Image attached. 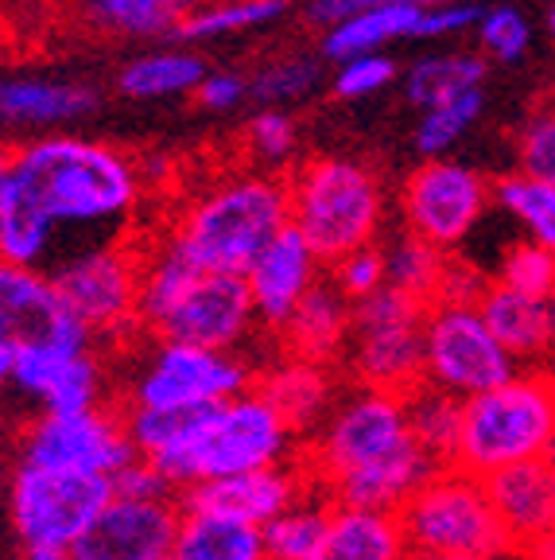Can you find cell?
<instances>
[{"mask_svg": "<svg viewBox=\"0 0 555 560\" xmlns=\"http://www.w3.org/2000/svg\"><path fill=\"white\" fill-rule=\"evenodd\" d=\"M144 175L105 140L51 132L9 152L0 187V261L39 269L67 230H117L137 214Z\"/></svg>", "mask_w": 555, "mask_h": 560, "instance_id": "1", "label": "cell"}, {"mask_svg": "<svg viewBox=\"0 0 555 560\" xmlns=\"http://www.w3.org/2000/svg\"><path fill=\"white\" fill-rule=\"evenodd\" d=\"M292 226V202H287L284 175L245 167L234 175H217L199 195L182 202L167 234L182 261L202 272H229L245 277L249 265Z\"/></svg>", "mask_w": 555, "mask_h": 560, "instance_id": "2", "label": "cell"}, {"mask_svg": "<svg viewBox=\"0 0 555 560\" xmlns=\"http://www.w3.org/2000/svg\"><path fill=\"white\" fill-rule=\"evenodd\" d=\"M140 327L160 342L202 350H237L257 327L245 277L202 272L172 245H144L140 269Z\"/></svg>", "mask_w": 555, "mask_h": 560, "instance_id": "3", "label": "cell"}, {"mask_svg": "<svg viewBox=\"0 0 555 560\" xmlns=\"http://www.w3.org/2000/svg\"><path fill=\"white\" fill-rule=\"evenodd\" d=\"M292 230L311 245L322 265L342 261L354 249L377 245L385 226V187L350 156H311L299 160L287 175Z\"/></svg>", "mask_w": 555, "mask_h": 560, "instance_id": "4", "label": "cell"}, {"mask_svg": "<svg viewBox=\"0 0 555 560\" xmlns=\"http://www.w3.org/2000/svg\"><path fill=\"white\" fill-rule=\"evenodd\" d=\"M532 459H555V377L512 374L462 405V436L451 467L486 479Z\"/></svg>", "mask_w": 555, "mask_h": 560, "instance_id": "5", "label": "cell"}, {"mask_svg": "<svg viewBox=\"0 0 555 560\" xmlns=\"http://www.w3.org/2000/svg\"><path fill=\"white\" fill-rule=\"evenodd\" d=\"M295 440L299 436L276 417V409L257 389H249L234 401L214 405L202 417L187 452L167 471V482H172L175 494H182V490L199 487L206 479L284 467L292 464Z\"/></svg>", "mask_w": 555, "mask_h": 560, "instance_id": "6", "label": "cell"}, {"mask_svg": "<svg viewBox=\"0 0 555 560\" xmlns=\"http://www.w3.org/2000/svg\"><path fill=\"white\" fill-rule=\"evenodd\" d=\"M412 557H509L486 482L462 467H439L397 514Z\"/></svg>", "mask_w": 555, "mask_h": 560, "instance_id": "7", "label": "cell"}, {"mask_svg": "<svg viewBox=\"0 0 555 560\" xmlns=\"http://www.w3.org/2000/svg\"><path fill=\"white\" fill-rule=\"evenodd\" d=\"M420 447L409 432L404 397L381 394V389H357L354 397L334 405L322 429L311 436L304 471L319 490L400 459L404 452Z\"/></svg>", "mask_w": 555, "mask_h": 560, "instance_id": "8", "label": "cell"}, {"mask_svg": "<svg viewBox=\"0 0 555 560\" xmlns=\"http://www.w3.org/2000/svg\"><path fill=\"white\" fill-rule=\"evenodd\" d=\"M140 269L144 245L109 237L74 249L47 277L55 280L62 304L86 327L90 339H117L140 327Z\"/></svg>", "mask_w": 555, "mask_h": 560, "instance_id": "9", "label": "cell"}, {"mask_svg": "<svg viewBox=\"0 0 555 560\" xmlns=\"http://www.w3.org/2000/svg\"><path fill=\"white\" fill-rule=\"evenodd\" d=\"M424 315L427 304L389 284L357 300L346 354L362 389L409 397L424 385Z\"/></svg>", "mask_w": 555, "mask_h": 560, "instance_id": "10", "label": "cell"}, {"mask_svg": "<svg viewBox=\"0 0 555 560\" xmlns=\"http://www.w3.org/2000/svg\"><path fill=\"white\" fill-rule=\"evenodd\" d=\"M257 370L237 350H202L182 342H156L132 374L129 401L140 409H214L249 394Z\"/></svg>", "mask_w": 555, "mask_h": 560, "instance_id": "11", "label": "cell"}, {"mask_svg": "<svg viewBox=\"0 0 555 560\" xmlns=\"http://www.w3.org/2000/svg\"><path fill=\"white\" fill-rule=\"evenodd\" d=\"M109 499H114L109 479L20 464L12 475L9 506L24 549H74V541L86 534Z\"/></svg>", "mask_w": 555, "mask_h": 560, "instance_id": "12", "label": "cell"}, {"mask_svg": "<svg viewBox=\"0 0 555 560\" xmlns=\"http://www.w3.org/2000/svg\"><path fill=\"white\" fill-rule=\"evenodd\" d=\"M517 374L509 350L489 335L477 307L432 304L424 315V385L470 401Z\"/></svg>", "mask_w": 555, "mask_h": 560, "instance_id": "13", "label": "cell"}, {"mask_svg": "<svg viewBox=\"0 0 555 560\" xmlns=\"http://www.w3.org/2000/svg\"><path fill=\"white\" fill-rule=\"evenodd\" d=\"M494 184L459 160H424L400 187L404 230L439 254H454L486 219Z\"/></svg>", "mask_w": 555, "mask_h": 560, "instance_id": "14", "label": "cell"}, {"mask_svg": "<svg viewBox=\"0 0 555 560\" xmlns=\"http://www.w3.org/2000/svg\"><path fill=\"white\" fill-rule=\"evenodd\" d=\"M137 459L121 412L90 409V412H44L24 436L20 464L55 467V471L97 475L114 479L117 471Z\"/></svg>", "mask_w": 555, "mask_h": 560, "instance_id": "15", "label": "cell"}, {"mask_svg": "<svg viewBox=\"0 0 555 560\" xmlns=\"http://www.w3.org/2000/svg\"><path fill=\"white\" fill-rule=\"evenodd\" d=\"M179 499H109L86 534L74 541V560H172L179 534Z\"/></svg>", "mask_w": 555, "mask_h": 560, "instance_id": "16", "label": "cell"}, {"mask_svg": "<svg viewBox=\"0 0 555 560\" xmlns=\"http://www.w3.org/2000/svg\"><path fill=\"white\" fill-rule=\"evenodd\" d=\"M12 385L44 405V412L105 409V370L94 347H70V342L20 347L12 362Z\"/></svg>", "mask_w": 555, "mask_h": 560, "instance_id": "17", "label": "cell"}, {"mask_svg": "<svg viewBox=\"0 0 555 560\" xmlns=\"http://www.w3.org/2000/svg\"><path fill=\"white\" fill-rule=\"evenodd\" d=\"M35 342H70L94 347L86 327L62 304L55 280L39 269L0 261V347H35Z\"/></svg>", "mask_w": 555, "mask_h": 560, "instance_id": "18", "label": "cell"}, {"mask_svg": "<svg viewBox=\"0 0 555 560\" xmlns=\"http://www.w3.org/2000/svg\"><path fill=\"white\" fill-rule=\"evenodd\" d=\"M311 487L315 482L304 467L284 464V467H264V471L226 475V479H206V482H199V487L182 490L179 506L264 529L272 517L284 514V510L304 499Z\"/></svg>", "mask_w": 555, "mask_h": 560, "instance_id": "19", "label": "cell"}, {"mask_svg": "<svg viewBox=\"0 0 555 560\" xmlns=\"http://www.w3.org/2000/svg\"><path fill=\"white\" fill-rule=\"evenodd\" d=\"M482 482L509 552L529 557L547 537H555V459L512 464Z\"/></svg>", "mask_w": 555, "mask_h": 560, "instance_id": "20", "label": "cell"}, {"mask_svg": "<svg viewBox=\"0 0 555 560\" xmlns=\"http://www.w3.org/2000/svg\"><path fill=\"white\" fill-rule=\"evenodd\" d=\"M319 284H322V261L311 254V245L295 234L292 226L245 272L252 315H257V324L272 327V331H280L292 319L295 307L304 304Z\"/></svg>", "mask_w": 555, "mask_h": 560, "instance_id": "21", "label": "cell"}, {"mask_svg": "<svg viewBox=\"0 0 555 560\" xmlns=\"http://www.w3.org/2000/svg\"><path fill=\"white\" fill-rule=\"evenodd\" d=\"M102 105V94L90 82L47 79V74H12L0 79V125L16 129H47L90 117Z\"/></svg>", "mask_w": 555, "mask_h": 560, "instance_id": "22", "label": "cell"}, {"mask_svg": "<svg viewBox=\"0 0 555 560\" xmlns=\"http://www.w3.org/2000/svg\"><path fill=\"white\" fill-rule=\"evenodd\" d=\"M252 389L276 409V417L295 436H315L322 420L334 412V382H330L327 366H315V362H276L272 370L257 374Z\"/></svg>", "mask_w": 555, "mask_h": 560, "instance_id": "23", "label": "cell"}, {"mask_svg": "<svg viewBox=\"0 0 555 560\" xmlns=\"http://www.w3.org/2000/svg\"><path fill=\"white\" fill-rule=\"evenodd\" d=\"M350 327H354V304L330 280H322L280 327V339H284L287 359L327 366L350 347Z\"/></svg>", "mask_w": 555, "mask_h": 560, "instance_id": "24", "label": "cell"}, {"mask_svg": "<svg viewBox=\"0 0 555 560\" xmlns=\"http://www.w3.org/2000/svg\"><path fill=\"white\" fill-rule=\"evenodd\" d=\"M477 315L486 319L489 335L509 350L512 362L547 359V307L544 300L521 296V292L489 284L486 296L477 300Z\"/></svg>", "mask_w": 555, "mask_h": 560, "instance_id": "25", "label": "cell"}, {"mask_svg": "<svg viewBox=\"0 0 555 560\" xmlns=\"http://www.w3.org/2000/svg\"><path fill=\"white\" fill-rule=\"evenodd\" d=\"M206 0H79L90 27L125 39H175Z\"/></svg>", "mask_w": 555, "mask_h": 560, "instance_id": "26", "label": "cell"}, {"mask_svg": "<svg viewBox=\"0 0 555 560\" xmlns=\"http://www.w3.org/2000/svg\"><path fill=\"white\" fill-rule=\"evenodd\" d=\"M315 560H409L397 514L334 506L327 541Z\"/></svg>", "mask_w": 555, "mask_h": 560, "instance_id": "27", "label": "cell"}, {"mask_svg": "<svg viewBox=\"0 0 555 560\" xmlns=\"http://www.w3.org/2000/svg\"><path fill=\"white\" fill-rule=\"evenodd\" d=\"M206 79V62L191 47H156L117 70V94L132 102H164V97H187Z\"/></svg>", "mask_w": 555, "mask_h": 560, "instance_id": "28", "label": "cell"}, {"mask_svg": "<svg viewBox=\"0 0 555 560\" xmlns=\"http://www.w3.org/2000/svg\"><path fill=\"white\" fill-rule=\"evenodd\" d=\"M172 560H264V534L257 525L182 510Z\"/></svg>", "mask_w": 555, "mask_h": 560, "instance_id": "29", "label": "cell"}, {"mask_svg": "<svg viewBox=\"0 0 555 560\" xmlns=\"http://www.w3.org/2000/svg\"><path fill=\"white\" fill-rule=\"evenodd\" d=\"M486 82V59L474 51H435L420 55L404 70V94L416 109H435L442 102L482 90Z\"/></svg>", "mask_w": 555, "mask_h": 560, "instance_id": "30", "label": "cell"}, {"mask_svg": "<svg viewBox=\"0 0 555 560\" xmlns=\"http://www.w3.org/2000/svg\"><path fill=\"white\" fill-rule=\"evenodd\" d=\"M330 514H334V502L319 487H311L304 499L292 502L261 529L264 560H315L327 541Z\"/></svg>", "mask_w": 555, "mask_h": 560, "instance_id": "31", "label": "cell"}, {"mask_svg": "<svg viewBox=\"0 0 555 560\" xmlns=\"http://www.w3.org/2000/svg\"><path fill=\"white\" fill-rule=\"evenodd\" d=\"M416 16H420V9L409 4V0H397V4L365 12V16L330 27V32L322 35V55L334 62L357 59V55H385V47L397 44V39H412Z\"/></svg>", "mask_w": 555, "mask_h": 560, "instance_id": "32", "label": "cell"}, {"mask_svg": "<svg viewBox=\"0 0 555 560\" xmlns=\"http://www.w3.org/2000/svg\"><path fill=\"white\" fill-rule=\"evenodd\" d=\"M462 405L467 401L442 394L435 385H416V389L404 397L412 440H416L439 467L454 464V452H459V436H462Z\"/></svg>", "mask_w": 555, "mask_h": 560, "instance_id": "33", "label": "cell"}, {"mask_svg": "<svg viewBox=\"0 0 555 560\" xmlns=\"http://www.w3.org/2000/svg\"><path fill=\"white\" fill-rule=\"evenodd\" d=\"M494 202L524 230V242L555 254V184L524 172L501 175L494 184Z\"/></svg>", "mask_w": 555, "mask_h": 560, "instance_id": "34", "label": "cell"}, {"mask_svg": "<svg viewBox=\"0 0 555 560\" xmlns=\"http://www.w3.org/2000/svg\"><path fill=\"white\" fill-rule=\"evenodd\" d=\"M447 257L451 254H439L435 245L420 242V237H412L409 230H404V234H397L385 245V284L432 307L435 296H439V280H442V269H447Z\"/></svg>", "mask_w": 555, "mask_h": 560, "instance_id": "35", "label": "cell"}, {"mask_svg": "<svg viewBox=\"0 0 555 560\" xmlns=\"http://www.w3.org/2000/svg\"><path fill=\"white\" fill-rule=\"evenodd\" d=\"M287 12V0H206L187 24L175 32L179 44H206L217 35H241L264 27Z\"/></svg>", "mask_w": 555, "mask_h": 560, "instance_id": "36", "label": "cell"}, {"mask_svg": "<svg viewBox=\"0 0 555 560\" xmlns=\"http://www.w3.org/2000/svg\"><path fill=\"white\" fill-rule=\"evenodd\" d=\"M322 79V59L315 55H280L257 67L249 79V97L264 105V109H284L292 102H304Z\"/></svg>", "mask_w": 555, "mask_h": 560, "instance_id": "37", "label": "cell"}, {"mask_svg": "<svg viewBox=\"0 0 555 560\" xmlns=\"http://www.w3.org/2000/svg\"><path fill=\"white\" fill-rule=\"evenodd\" d=\"M482 105H486V94L470 90V94L454 97V102L424 109V117L416 125V149L424 152V160H442V152H451L474 129V121L482 117Z\"/></svg>", "mask_w": 555, "mask_h": 560, "instance_id": "38", "label": "cell"}, {"mask_svg": "<svg viewBox=\"0 0 555 560\" xmlns=\"http://www.w3.org/2000/svg\"><path fill=\"white\" fill-rule=\"evenodd\" d=\"M295 149H299V129L284 109H261L245 125V152L257 172L280 175V167L295 160Z\"/></svg>", "mask_w": 555, "mask_h": 560, "instance_id": "39", "label": "cell"}, {"mask_svg": "<svg viewBox=\"0 0 555 560\" xmlns=\"http://www.w3.org/2000/svg\"><path fill=\"white\" fill-rule=\"evenodd\" d=\"M517 172L555 184V90L524 114L517 132Z\"/></svg>", "mask_w": 555, "mask_h": 560, "instance_id": "40", "label": "cell"}, {"mask_svg": "<svg viewBox=\"0 0 555 560\" xmlns=\"http://www.w3.org/2000/svg\"><path fill=\"white\" fill-rule=\"evenodd\" d=\"M494 280L505 284V289L521 292V296L547 300L555 292V254H547V249H540V245L521 237L517 245L505 249Z\"/></svg>", "mask_w": 555, "mask_h": 560, "instance_id": "41", "label": "cell"}, {"mask_svg": "<svg viewBox=\"0 0 555 560\" xmlns=\"http://www.w3.org/2000/svg\"><path fill=\"white\" fill-rule=\"evenodd\" d=\"M477 44L486 51V59L497 62H517L532 47V24L521 9L512 4H494V9H482L477 16Z\"/></svg>", "mask_w": 555, "mask_h": 560, "instance_id": "42", "label": "cell"}, {"mask_svg": "<svg viewBox=\"0 0 555 560\" xmlns=\"http://www.w3.org/2000/svg\"><path fill=\"white\" fill-rule=\"evenodd\" d=\"M392 82H397V62L389 55H357V59L339 62L330 90L342 102H365V97L389 90Z\"/></svg>", "mask_w": 555, "mask_h": 560, "instance_id": "43", "label": "cell"}, {"mask_svg": "<svg viewBox=\"0 0 555 560\" xmlns=\"http://www.w3.org/2000/svg\"><path fill=\"white\" fill-rule=\"evenodd\" d=\"M330 284L357 304V300L374 296V292L385 289V249L381 245H365V249H354L342 261L330 265Z\"/></svg>", "mask_w": 555, "mask_h": 560, "instance_id": "44", "label": "cell"}, {"mask_svg": "<svg viewBox=\"0 0 555 560\" xmlns=\"http://www.w3.org/2000/svg\"><path fill=\"white\" fill-rule=\"evenodd\" d=\"M494 284L489 277L474 269V265L459 261V257H447V269H442L439 280V296L435 304H459V307H477V300L486 296V289Z\"/></svg>", "mask_w": 555, "mask_h": 560, "instance_id": "45", "label": "cell"}, {"mask_svg": "<svg viewBox=\"0 0 555 560\" xmlns=\"http://www.w3.org/2000/svg\"><path fill=\"white\" fill-rule=\"evenodd\" d=\"M482 9L477 4H442V9H420L416 27H412V39H447V35H459L467 27L477 24Z\"/></svg>", "mask_w": 555, "mask_h": 560, "instance_id": "46", "label": "cell"}, {"mask_svg": "<svg viewBox=\"0 0 555 560\" xmlns=\"http://www.w3.org/2000/svg\"><path fill=\"white\" fill-rule=\"evenodd\" d=\"M249 97V79L234 74V70H206V79L194 90V102L210 114H229Z\"/></svg>", "mask_w": 555, "mask_h": 560, "instance_id": "47", "label": "cell"}, {"mask_svg": "<svg viewBox=\"0 0 555 560\" xmlns=\"http://www.w3.org/2000/svg\"><path fill=\"white\" fill-rule=\"evenodd\" d=\"M109 482H114L117 499H172L175 494L172 482L147 464V459H140V455L125 467V471H117Z\"/></svg>", "mask_w": 555, "mask_h": 560, "instance_id": "48", "label": "cell"}, {"mask_svg": "<svg viewBox=\"0 0 555 560\" xmlns=\"http://www.w3.org/2000/svg\"><path fill=\"white\" fill-rule=\"evenodd\" d=\"M385 4H397V0H307V16H311V24H319L322 32H330V27L357 20L374 9H385Z\"/></svg>", "mask_w": 555, "mask_h": 560, "instance_id": "49", "label": "cell"}, {"mask_svg": "<svg viewBox=\"0 0 555 560\" xmlns=\"http://www.w3.org/2000/svg\"><path fill=\"white\" fill-rule=\"evenodd\" d=\"M12 362H16V350L0 347V389H4V385H12Z\"/></svg>", "mask_w": 555, "mask_h": 560, "instance_id": "50", "label": "cell"}, {"mask_svg": "<svg viewBox=\"0 0 555 560\" xmlns=\"http://www.w3.org/2000/svg\"><path fill=\"white\" fill-rule=\"evenodd\" d=\"M544 307H547V359L555 362V292L544 300Z\"/></svg>", "mask_w": 555, "mask_h": 560, "instance_id": "51", "label": "cell"}, {"mask_svg": "<svg viewBox=\"0 0 555 560\" xmlns=\"http://www.w3.org/2000/svg\"><path fill=\"white\" fill-rule=\"evenodd\" d=\"M24 560H74L70 549H24Z\"/></svg>", "mask_w": 555, "mask_h": 560, "instance_id": "52", "label": "cell"}, {"mask_svg": "<svg viewBox=\"0 0 555 560\" xmlns=\"http://www.w3.org/2000/svg\"><path fill=\"white\" fill-rule=\"evenodd\" d=\"M524 560H555V537H547V541L540 545V549H532Z\"/></svg>", "mask_w": 555, "mask_h": 560, "instance_id": "53", "label": "cell"}, {"mask_svg": "<svg viewBox=\"0 0 555 560\" xmlns=\"http://www.w3.org/2000/svg\"><path fill=\"white\" fill-rule=\"evenodd\" d=\"M416 9H442V4H459V0H409Z\"/></svg>", "mask_w": 555, "mask_h": 560, "instance_id": "54", "label": "cell"}, {"mask_svg": "<svg viewBox=\"0 0 555 560\" xmlns=\"http://www.w3.org/2000/svg\"><path fill=\"white\" fill-rule=\"evenodd\" d=\"M544 27H547V35L555 39V0L547 4V16H544Z\"/></svg>", "mask_w": 555, "mask_h": 560, "instance_id": "55", "label": "cell"}, {"mask_svg": "<svg viewBox=\"0 0 555 560\" xmlns=\"http://www.w3.org/2000/svg\"><path fill=\"white\" fill-rule=\"evenodd\" d=\"M412 560H489V557H412Z\"/></svg>", "mask_w": 555, "mask_h": 560, "instance_id": "56", "label": "cell"}, {"mask_svg": "<svg viewBox=\"0 0 555 560\" xmlns=\"http://www.w3.org/2000/svg\"><path fill=\"white\" fill-rule=\"evenodd\" d=\"M4 167H9V152L0 149V187H4Z\"/></svg>", "mask_w": 555, "mask_h": 560, "instance_id": "57", "label": "cell"}]
</instances>
